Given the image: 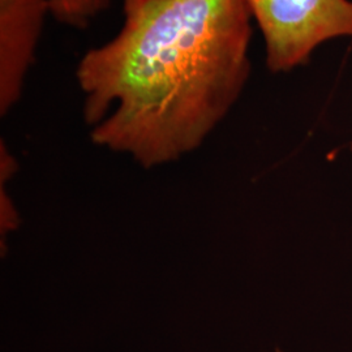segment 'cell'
<instances>
[{"label":"cell","instance_id":"obj_1","mask_svg":"<svg viewBox=\"0 0 352 352\" xmlns=\"http://www.w3.org/2000/svg\"><path fill=\"white\" fill-rule=\"evenodd\" d=\"M119 33L76 68L91 139L144 166L195 151L251 75L244 0H122Z\"/></svg>","mask_w":352,"mask_h":352},{"label":"cell","instance_id":"obj_2","mask_svg":"<svg viewBox=\"0 0 352 352\" xmlns=\"http://www.w3.org/2000/svg\"><path fill=\"white\" fill-rule=\"evenodd\" d=\"M265 43L273 74L307 63L314 51L336 38L352 37L351 0H244Z\"/></svg>","mask_w":352,"mask_h":352},{"label":"cell","instance_id":"obj_3","mask_svg":"<svg viewBox=\"0 0 352 352\" xmlns=\"http://www.w3.org/2000/svg\"><path fill=\"white\" fill-rule=\"evenodd\" d=\"M49 0H0V111L19 101L34 62Z\"/></svg>","mask_w":352,"mask_h":352},{"label":"cell","instance_id":"obj_4","mask_svg":"<svg viewBox=\"0 0 352 352\" xmlns=\"http://www.w3.org/2000/svg\"><path fill=\"white\" fill-rule=\"evenodd\" d=\"M111 3L113 0H49L51 16L56 21L74 28L88 26Z\"/></svg>","mask_w":352,"mask_h":352},{"label":"cell","instance_id":"obj_5","mask_svg":"<svg viewBox=\"0 0 352 352\" xmlns=\"http://www.w3.org/2000/svg\"><path fill=\"white\" fill-rule=\"evenodd\" d=\"M351 151H352V144H351Z\"/></svg>","mask_w":352,"mask_h":352}]
</instances>
